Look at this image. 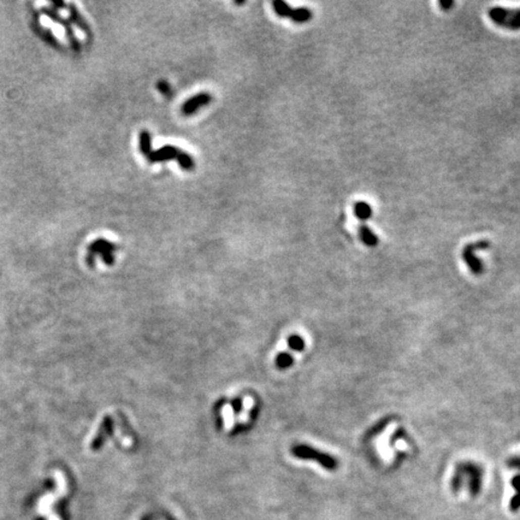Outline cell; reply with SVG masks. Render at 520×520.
<instances>
[{
    "instance_id": "cell-1",
    "label": "cell",
    "mask_w": 520,
    "mask_h": 520,
    "mask_svg": "<svg viewBox=\"0 0 520 520\" xmlns=\"http://www.w3.org/2000/svg\"><path fill=\"white\" fill-rule=\"evenodd\" d=\"M55 478L57 482V489L55 493L46 494L45 496H42L36 505V512L40 515L45 516L46 520H62L57 513L53 512V505L67 493V482H65L64 476L59 471L55 472Z\"/></svg>"
},
{
    "instance_id": "cell-2",
    "label": "cell",
    "mask_w": 520,
    "mask_h": 520,
    "mask_svg": "<svg viewBox=\"0 0 520 520\" xmlns=\"http://www.w3.org/2000/svg\"><path fill=\"white\" fill-rule=\"evenodd\" d=\"M291 454L297 459L316 460L322 467L329 470V471H334L338 466L336 459L331 456L330 454L316 449V448L311 446H306V444H296V446H294L291 448Z\"/></svg>"
},
{
    "instance_id": "cell-3",
    "label": "cell",
    "mask_w": 520,
    "mask_h": 520,
    "mask_svg": "<svg viewBox=\"0 0 520 520\" xmlns=\"http://www.w3.org/2000/svg\"><path fill=\"white\" fill-rule=\"evenodd\" d=\"M489 17L496 26L507 28L509 30L520 29V9H509L501 8V6H494L489 9Z\"/></svg>"
},
{
    "instance_id": "cell-4",
    "label": "cell",
    "mask_w": 520,
    "mask_h": 520,
    "mask_svg": "<svg viewBox=\"0 0 520 520\" xmlns=\"http://www.w3.org/2000/svg\"><path fill=\"white\" fill-rule=\"evenodd\" d=\"M490 243L488 240H481L477 241L475 243H469L467 246H465V248L462 249V259L463 262L466 263V265L469 266L470 271L474 275H481L483 274L484 271V265L483 263L479 260L477 256H476V250H484L489 248Z\"/></svg>"
},
{
    "instance_id": "cell-5",
    "label": "cell",
    "mask_w": 520,
    "mask_h": 520,
    "mask_svg": "<svg viewBox=\"0 0 520 520\" xmlns=\"http://www.w3.org/2000/svg\"><path fill=\"white\" fill-rule=\"evenodd\" d=\"M456 471L460 472L462 476H465V477H469L470 493L476 496L479 493V490H481L482 476H483L482 469L479 467L477 463L465 461L456 466Z\"/></svg>"
},
{
    "instance_id": "cell-6",
    "label": "cell",
    "mask_w": 520,
    "mask_h": 520,
    "mask_svg": "<svg viewBox=\"0 0 520 520\" xmlns=\"http://www.w3.org/2000/svg\"><path fill=\"white\" fill-rule=\"evenodd\" d=\"M212 101V95L210 93L202 92L198 93L195 95L192 96L187 100V101L183 102L182 108H181V112L184 116H190L194 115L200 108H203V106L209 105L210 102Z\"/></svg>"
},
{
    "instance_id": "cell-7",
    "label": "cell",
    "mask_w": 520,
    "mask_h": 520,
    "mask_svg": "<svg viewBox=\"0 0 520 520\" xmlns=\"http://www.w3.org/2000/svg\"><path fill=\"white\" fill-rule=\"evenodd\" d=\"M182 149L177 148V147L167 145L162 148L155 149V151H152L151 154L147 157L149 163H159V162H168L172 161V159H176L178 161L181 154H182Z\"/></svg>"
},
{
    "instance_id": "cell-8",
    "label": "cell",
    "mask_w": 520,
    "mask_h": 520,
    "mask_svg": "<svg viewBox=\"0 0 520 520\" xmlns=\"http://www.w3.org/2000/svg\"><path fill=\"white\" fill-rule=\"evenodd\" d=\"M93 253H96V254H100L102 256V262L108 265H112L115 263L114 258V252L115 249H117V246L114 245L112 242H110L109 240L100 239L95 242H93V245L90 246Z\"/></svg>"
},
{
    "instance_id": "cell-9",
    "label": "cell",
    "mask_w": 520,
    "mask_h": 520,
    "mask_svg": "<svg viewBox=\"0 0 520 520\" xmlns=\"http://www.w3.org/2000/svg\"><path fill=\"white\" fill-rule=\"evenodd\" d=\"M112 429H114V421H112L111 417H105L104 421H102L101 425H100L98 434H96L95 438L92 442V449L98 450L102 447V444L105 443V441L110 437V435L112 434Z\"/></svg>"
},
{
    "instance_id": "cell-10",
    "label": "cell",
    "mask_w": 520,
    "mask_h": 520,
    "mask_svg": "<svg viewBox=\"0 0 520 520\" xmlns=\"http://www.w3.org/2000/svg\"><path fill=\"white\" fill-rule=\"evenodd\" d=\"M508 466L509 467H513V469H516L519 470L520 471V459L519 458H513L510 459L508 461ZM512 485L514 487V489L516 490V495L514 497H513L512 501H510V507H512L513 510L518 509L520 507V475L515 476L514 478L512 479Z\"/></svg>"
},
{
    "instance_id": "cell-11",
    "label": "cell",
    "mask_w": 520,
    "mask_h": 520,
    "mask_svg": "<svg viewBox=\"0 0 520 520\" xmlns=\"http://www.w3.org/2000/svg\"><path fill=\"white\" fill-rule=\"evenodd\" d=\"M40 24H41L42 27L51 29L52 33L55 34V36L57 37L59 41H64V39L67 37V30H65V28L63 27L62 24L57 23V22H55L52 18L47 17L45 15H42L41 17H40Z\"/></svg>"
},
{
    "instance_id": "cell-12",
    "label": "cell",
    "mask_w": 520,
    "mask_h": 520,
    "mask_svg": "<svg viewBox=\"0 0 520 520\" xmlns=\"http://www.w3.org/2000/svg\"><path fill=\"white\" fill-rule=\"evenodd\" d=\"M358 233L360 240L362 241V243L368 247H375L378 245V236L376 235L374 231L371 230V228H369L366 224H360L358 228Z\"/></svg>"
},
{
    "instance_id": "cell-13",
    "label": "cell",
    "mask_w": 520,
    "mask_h": 520,
    "mask_svg": "<svg viewBox=\"0 0 520 520\" xmlns=\"http://www.w3.org/2000/svg\"><path fill=\"white\" fill-rule=\"evenodd\" d=\"M353 211H354V215H355V217L359 219V221H369L370 218L372 217V207L370 206V203H368L366 201H362V200H360V201H356L355 203H354L353 206Z\"/></svg>"
},
{
    "instance_id": "cell-14",
    "label": "cell",
    "mask_w": 520,
    "mask_h": 520,
    "mask_svg": "<svg viewBox=\"0 0 520 520\" xmlns=\"http://www.w3.org/2000/svg\"><path fill=\"white\" fill-rule=\"evenodd\" d=\"M140 152L143 157H148L152 153V137L148 130H142L139 136Z\"/></svg>"
},
{
    "instance_id": "cell-15",
    "label": "cell",
    "mask_w": 520,
    "mask_h": 520,
    "mask_svg": "<svg viewBox=\"0 0 520 520\" xmlns=\"http://www.w3.org/2000/svg\"><path fill=\"white\" fill-rule=\"evenodd\" d=\"M312 11L309 10L308 8H299V9H294L293 11V15H291V21L295 22V23H306V22L311 21L312 18Z\"/></svg>"
},
{
    "instance_id": "cell-16",
    "label": "cell",
    "mask_w": 520,
    "mask_h": 520,
    "mask_svg": "<svg viewBox=\"0 0 520 520\" xmlns=\"http://www.w3.org/2000/svg\"><path fill=\"white\" fill-rule=\"evenodd\" d=\"M272 6H274L275 14L280 17H291L293 15L294 9L287 4L286 2H282V0H275L272 3Z\"/></svg>"
},
{
    "instance_id": "cell-17",
    "label": "cell",
    "mask_w": 520,
    "mask_h": 520,
    "mask_svg": "<svg viewBox=\"0 0 520 520\" xmlns=\"http://www.w3.org/2000/svg\"><path fill=\"white\" fill-rule=\"evenodd\" d=\"M178 165H180L181 169H183V170L186 171H192L194 170V168H195V161H194V158L192 155L189 154V153L187 152H182V154H181L180 158H178Z\"/></svg>"
},
{
    "instance_id": "cell-18",
    "label": "cell",
    "mask_w": 520,
    "mask_h": 520,
    "mask_svg": "<svg viewBox=\"0 0 520 520\" xmlns=\"http://www.w3.org/2000/svg\"><path fill=\"white\" fill-rule=\"evenodd\" d=\"M294 362V359H293V355L289 353H281L278 354L277 356H276V360H275V364L276 366H277L278 369L280 370H284V369H288L289 366H291V364Z\"/></svg>"
},
{
    "instance_id": "cell-19",
    "label": "cell",
    "mask_w": 520,
    "mask_h": 520,
    "mask_svg": "<svg viewBox=\"0 0 520 520\" xmlns=\"http://www.w3.org/2000/svg\"><path fill=\"white\" fill-rule=\"evenodd\" d=\"M287 342L288 346L293 350H296V352H302L305 349V341L299 335H291V336L288 337Z\"/></svg>"
},
{
    "instance_id": "cell-20",
    "label": "cell",
    "mask_w": 520,
    "mask_h": 520,
    "mask_svg": "<svg viewBox=\"0 0 520 520\" xmlns=\"http://www.w3.org/2000/svg\"><path fill=\"white\" fill-rule=\"evenodd\" d=\"M441 6V9L444 11H448L449 10L450 8H453L454 5H455V3L453 2V0H440V3H438Z\"/></svg>"
},
{
    "instance_id": "cell-21",
    "label": "cell",
    "mask_w": 520,
    "mask_h": 520,
    "mask_svg": "<svg viewBox=\"0 0 520 520\" xmlns=\"http://www.w3.org/2000/svg\"><path fill=\"white\" fill-rule=\"evenodd\" d=\"M158 89L161 90L163 94H165V95H169V94H170V92H171L170 86H169L167 82H164V81H162V82L158 83Z\"/></svg>"
},
{
    "instance_id": "cell-22",
    "label": "cell",
    "mask_w": 520,
    "mask_h": 520,
    "mask_svg": "<svg viewBox=\"0 0 520 520\" xmlns=\"http://www.w3.org/2000/svg\"><path fill=\"white\" fill-rule=\"evenodd\" d=\"M231 406H233L235 412H240L242 409V400L241 399H235L231 401Z\"/></svg>"
},
{
    "instance_id": "cell-23",
    "label": "cell",
    "mask_w": 520,
    "mask_h": 520,
    "mask_svg": "<svg viewBox=\"0 0 520 520\" xmlns=\"http://www.w3.org/2000/svg\"><path fill=\"white\" fill-rule=\"evenodd\" d=\"M387 423H388V421H383L382 423H380V424H378V425H376V427L371 430V434L375 435V434H377V432H380L384 427H387Z\"/></svg>"
},
{
    "instance_id": "cell-24",
    "label": "cell",
    "mask_w": 520,
    "mask_h": 520,
    "mask_svg": "<svg viewBox=\"0 0 520 520\" xmlns=\"http://www.w3.org/2000/svg\"><path fill=\"white\" fill-rule=\"evenodd\" d=\"M235 4H236V5H243V4H246V2H235Z\"/></svg>"
}]
</instances>
